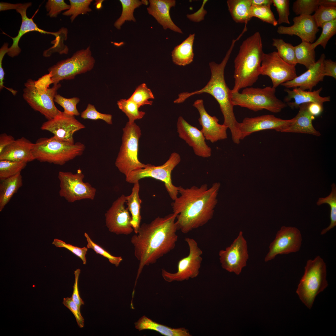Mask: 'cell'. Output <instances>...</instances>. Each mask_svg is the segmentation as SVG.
Returning a JSON list of instances; mask_svg holds the SVG:
<instances>
[{
	"instance_id": "ab89813d",
	"label": "cell",
	"mask_w": 336,
	"mask_h": 336,
	"mask_svg": "<svg viewBox=\"0 0 336 336\" xmlns=\"http://www.w3.org/2000/svg\"><path fill=\"white\" fill-rule=\"evenodd\" d=\"M69 1L70 8L63 13V15L70 16L71 22L74 21L78 15L86 14L92 11L89 6L92 0H69Z\"/></svg>"
},
{
	"instance_id": "bcb514c9",
	"label": "cell",
	"mask_w": 336,
	"mask_h": 336,
	"mask_svg": "<svg viewBox=\"0 0 336 336\" xmlns=\"http://www.w3.org/2000/svg\"><path fill=\"white\" fill-rule=\"evenodd\" d=\"M80 100L79 98L77 97L67 98L58 94L55 96L54 99V101L63 108L64 113L74 116L80 114L77 108V105Z\"/></svg>"
},
{
	"instance_id": "7a4b0ae2",
	"label": "cell",
	"mask_w": 336,
	"mask_h": 336,
	"mask_svg": "<svg viewBox=\"0 0 336 336\" xmlns=\"http://www.w3.org/2000/svg\"><path fill=\"white\" fill-rule=\"evenodd\" d=\"M220 186L219 182L214 183L210 188L206 184L186 188L178 186L180 195L171 204L173 212L177 215L175 222L178 230L188 233L212 218Z\"/></svg>"
},
{
	"instance_id": "83f0119b",
	"label": "cell",
	"mask_w": 336,
	"mask_h": 336,
	"mask_svg": "<svg viewBox=\"0 0 336 336\" xmlns=\"http://www.w3.org/2000/svg\"><path fill=\"white\" fill-rule=\"evenodd\" d=\"M308 103L301 105L297 115L291 119V121L287 127L284 132L301 133L312 134L319 136L320 132L314 128L312 121L314 116L308 112Z\"/></svg>"
},
{
	"instance_id": "ba28073f",
	"label": "cell",
	"mask_w": 336,
	"mask_h": 336,
	"mask_svg": "<svg viewBox=\"0 0 336 336\" xmlns=\"http://www.w3.org/2000/svg\"><path fill=\"white\" fill-rule=\"evenodd\" d=\"M326 275V264L320 256H317L307 261L296 293L309 309L312 307L317 295L327 287Z\"/></svg>"
},
{
	"instance_id": "9a60e30c",
	"label": "cell",
	"mask_w": 336,
	"mask_h": 336,
	"mask_svg": "<svg viewBox=\"0 0 336 336\" xmlns=\"http://www.w3.org/2000/svg\"><path fill=\"white\" fill-rule=\"evenodd\" d=\"M219 255L223 269L237 275L240 274L249 258L247 243L242 231L229 246L219 251Z\"/></svg>"
},
{
	"instance_id": "f35d334b",
	"label": "cell",
	"mask_w": 336,
	"mask_h": 336,
	"mask_svg": "<svg viewBox=\"0 0 336 336\" xmlns=\"http://www.w3.org/2000/svg\"><path fill=\"white\" fill-rule=\"evenodd\" d=\"M27 163L22 161L0 160V180H3L21 173Z\"/></svg>"
},
{
	"instance_id": "db71d44e",
	"label": "cell",
	"mask_w": 336,
	"mask_h": 336,
	"mask_svg": "<svg viewBox=\"0 0 336 336\" xmlns=\"http://www.w3.org/2000/svg\"><path fill=\"white\" fill-rule=\"evenodd\" d=\"M8 44L7 43H5L0 49V89L1 90L5 88L10 91L13 95L15 96L17 92V91L12 88L6 87L3 85V81L4 79L5 73L2 67V60L5 54L8 52Z\"/></svg>"
},
{
	"instance_id": "2e32d148",
	"label": "cell",
	"mask_w": 336,
	"mask_h": 336,
	"mask_svg": "<svg viewBox=\"0 0 336 336\" xmlns=\"http://www.w3.org/2000/svg\"><path fill=\"white\" fill-rule=\"evenodd\" d=\"M302 241L301 234L298 229L294 227L282 226L270 245L265 261L272 260L278 254L298 252L301 248Z\"/></svg>"
},
{
	"instance_id": "6125c7cd",
	"label": "cell",
	"mask_w": 336,
	"mask_h": 336,
	"mask_svg": "<svg viewBox=\"0 0 336 336\" xmlns=\"http://www.w3.org/2000/svg\"><path fill=\"white\" fill-rule=\"evenodd\" d=\"M0 4V11L13 9L16 10L19 5V3L13 4L2 2H1Z\"/></svg>"
},
{
	"instance_id": "6f0895ef",
	"label": "cell",
	"mask_w": 336,
	"mask_h": 336,
	"mask_svg": "<svg viewBox=\"0 0 336 336\" xmlns=\"http://www.w3.org/2000/svg\"><path fill=\"white\" fill-rule=\"evenodd\" d=\"M324 76L332 77L336 79V63L330 59H325L323 62Z\"/></svg>"
},
{
	"instance_id": "836d02e7",
	"label": "cell",
	"mask_w": 336,
	"mask_h": 336,
	"mask_svg": "<svg viewBox=\"0 0 336 336\" xmlns=\"http://www.w3.org/2000/svg\"><path fill=\"white\" fill-rule=\"evenodd\" d=\"M295 50L297 63L303 65L308 69L316 62L315 49L312 47V43L302 41L295 46Z\"/></svg>"
},
{
	"instance_id": "9f6ffc18",
	"label": "cell",
	"mask_w": 336,
	"mask_h": 336,
	"mask_svg": "<svg viewBox=\"0 0 336 336\" xmlns=\"http://www.w3.org/2000/svg\"><path fill=\"white\" fill-rule=\"evenodd\" d=\"M207 0H204L200 8L194 13L187 14L186 17L190 21L195 22H199L204 19L205 15L207 14V11L204 8V7Z\"/></svg>"
},
{
	"instance_id": "3957f363",
	"label": "cell",
	"mask_w": 336,
	"mask_h": 336,
	"mask_svg": "<svg viewBox=\"0 0 336 336\" xmlns=\"http://www.w3.org/2000/svg\"><path fill=\"white\" fill-rule=\"evenodd\" d=\"M237 40L236 39L233 40L230 48L220 63L213 61L209 63L211 77L210 80L203 88L191 92H184L179 94L178 98L174 101L175 103H180L191 96L204 93L212 95L219 105L224 117L223 124L230 130L232 141L236 144H239L240 141L239 129V123L236 120L234 112V106L231 98V91L226 82L224 70L235 44Z\"/></svg>"
},
{
	"instance_id": "d590c367",
	"label": "cell",
	"mask_w": 336,
	"mask_h": 336,
	"mask_svg": "<svg viewBox=\"0 0 336 336\" xmlns=\"http://www.w3.org/2000/svg\"><path fill=\"white\" fill-rule=\"evenodd\" d=\"M122 7V10L120 17L115 22L114 26L118 30L126 21H136L133 16L135 9L142 4L141 1L138 0H120Z\"/></svg>"
},
{
	"instance_id": "60d3db41",
	"label": "cell",
	"mask_w": 336,
	"mask_h": 336,
	"mask_svg": "<svg viewBox=\"0 0 336 336\" xmlns=\"http://www.w3.org/2000/svg\"><path fill=\"white\" fill-rule=\"evenodd\" d=\"M135 103L140 108L145 105H152V101L149 99H154V95L151 90L148 88L145 83L138 86L135 91L129 98Z\"/></svg>"
},
{
	"instance_id": "e575fe53",
	"label": "cell",
	"mask_w": 336,
	"mask_h": 336,
	"mask_svg": "<svg viewBox=\"0 0 336 336\" xmlns=\"http://www.w3.org/2000/svg\"><path fill=\"white\" fill-rule=\"evenodd\" d=\"M272 45L276 47L279 57L288 64L295 66L297 64L295 46L282 39H273Z\"/></svg>"
},
{
	"instance_id": "7bdbcfd3",
	"label": "cell",
	"mask_w": 336,
	"mask_h": 336,
	"mask_svg": "<svg viewBox=\"0 0 336 336\" xmlns=\"http://www.w3.org/2000/svg\"><path fill=\"white\" fill-rule=\"evenodd\" d=\"M319 6L318 0H297L293 3L292 10L297 15H311Z\"/></svg>"
},
{
	"instance_id": "ac0fdd59",
	"label": "cell",
	"mask_w": 336,
	"mask_h": 336,
	"mask_svg": "<svg viewBox=\"0 0 336 336\" xmlns=\"http://www.w3.org/2000/svg\"><path fill=\"white\" fill-rule=\"evenodd\" d=\"M85 128V126L74 116L62 112L54 118L44 122L41 129L51 133L54 138L59 140L74 143L73 134Z\"/></svg>"
},
{
	"instance_id": "4316f807",
	"label": "cell",
	"mask_w": 336,
	"mask_h": 336,
	"mask_svg": "<svg viewBox=\"0 0 336 336\" xmlns=\"http://www.w3.org/2000/svg\"><path fill=\"white\" fill-rule=\"evenodd\" d=\"M322 89L321 87L316 90L307 91L298 87L293 88L292 90L286 88L284 91L287 95L284 100L292 109L297 108L302 104L311 102L323 104L324 102L330 101V97L321 96L320 93Z\"/></svg>"
},
{
	"instance_id": "7c38bea8",
	"label": "cell",
	"mask_w": 336,
	"mask_h": 336,
	"mask_svg": "<svg viewBox=\"0 0 336 336\" xmlns=\"http://www.w3.org/2000/svg\"><path fill=\"white\" fill-rule=\"evenodd\" d=\"M58 177L60 181L59 195L68 202L94 199L96 189L89 183L84 182V175L81 170L78 169L75 174L60 171Z\"/></svg>"
},
{
	"instance_id": "44dd1931",
	"label": "cell",
	"mask_w": 336,
	"mask_h": 336,
	"mask_svg": "<svg viewBox=\"0 0 336 336\" xmlns=\"http://www.w3.org/2000/svg\"><path fill=\"white\" fill-rule=\"evenodd\" d=\"M193 106L198 110L200 114L198 121L202 126L200 130L205 139L212 143L226 139L228 127L224 124L218 123V119L211 116L207 112L202 99L196 100Z\"/></svg>"
},
{
	"instance_id": "03108f58",
	"label": "cell",
	"mask_w": 336,
	"mask_h": 336,
	"mask_svg": "<svg viewBox=\"0 0 336 336\" xmlns=\"http://www.w3.org/2000/svg\"><path fill=\"white\" fill-rule=\"evenodd\" d=\"M142 4H143L145 5H147L148 4L149 2L147 0H142L141 1Z\"/></svg>"
},
{
	"instance_id": "8992f818",
	"label": "cell",
	"mask_w": 336,
	"mask_h": 336,
	"mask_svg": "<svg viewBox=\"0 0 336 336\" xmlns=\"http://www.w3.org/2000/svg\"><path fill=\"white\" fill-rule=\"evenodd\" d=\"M51 84L47 79L40 78L35 81L29 79L24 84L23 97L34 110L40 112L48 120L60 114L54 104L55 96L61 87L59 83L49 87Z\"/></svg>"
},
{
	"instance_id": "f546056e",
	"label": "cell",
	"mask_w": 336,
	"mask_h": 336,
	"mask_svg": "<svg viewBox=\"0 0 336 336\" xmlns=\"http://www.w3.org/2000/svg\"><path fill=\"white\" fill-rule=\"evenodd\" d=\"M195 34H190L181 44L176 46L171 52L173 62L175 64L185 66L190 63L194 58L193 45Z\"/></svg>"
},
{
	"instance_id": "7dc6e473",
	"label": "cell",
	"mask_w": 336,
	"mask_h": 336,
	"mask_svg": "<svg viewBox=\"0 0 336 336\" xmlns=\"http://www.w3.org/2000/svg\"><path fill=\"white\" fill-rule=\"evenodd\" d=\"M84 236L87 243V247L88 248L92 249L97 254H100L107 258L110 263L114 264L116 267L119 266L123 260L121 257L112 255L101 247L94 242L87 233H85Z\"/></svg>"
},
{
	"instance_id": "91938a15",
	"label": "cell",
	"mask_w": 336,
	"mask_h": 336,
	"mask_svg": "<svg viewBox=\"0 0 336 336\" xmlns=\"http://www.w3.org/2000/svg\"><path fill=\"white\" fill-rule=\"evenodd\" d=\"M15 140L14 138L11 135L6 133L1 134L0 135V153Z\"/></svg>"
},
{
	"instance_id": "94428289",
	"label": "cell",
	"mask_w": 336,
	"mask_h": 336,
	"mask_svg": "<svg viewBox=\"0 0 336 336\" xmlns=\"http://www.w3.org/2000/svg\"><path fill=\"white\" fill-rule=\"evenodd\" d=\"M252 6H269L273 4L272 0H251Z\"/></svg>"
},
{
	"instance_id": "e7e4bbea",
	"label": "cell",
	"mask_w": 336,
	"mask_h": 336,
	"mask_svg": "<svg viewBox=\"0 0 336 336\" xmlns=\"http://www.w3.org/2000/svg\"><path fill=\"white\" fill-rule=\"evenodd\" d=\"M104 0H96L95 3L96 7L97 9H99L101 8L102 2Z\"/></svg>"
},
{
	"instance_id": "6da1fadb",
	"label": "cell",
	"mask_w": 336,
	"mask_h": 336,
	"mask_svg": "<svg viewBox=\"0 0 336 336\" xmlns=\"http://www.w3.org/2000/svg\"><path fill=\"white\" fill-rule=\"evenodd\" d=\"M177 215L173 212L163 217H158L149 223H144L132 236L134 255L139 261L135 287L145 266L155 263L175 248L178 238L175 221Z\"/></svg>"
},
{
	"instance_id": "5b68a950",
	"label": "cell",
	"mask_w": 336,
	"mask_h": 336,
	"mask_svg": "<svg viewBox=\"0 0 336 336\" xmlns=\"http://www.w3.org/2000/svg\"><path fill=\"white\" fill-rule=\"evenodd\" d=\"M85 148L80 142L72 143L53 136L38 139L34 143L32 153L35 160L40 162L62 165L82 155Z\"/></svg>"
},
{
	"instance_id": "d6986e66",
	"label": "cell",
	"mask_w": 336,
	"mask_h": 336,
	"mask_svg": "<svg viewBox=\"0 0 336 336\" xmlns=\"http://www.w3.org/2000/svg\"><path fill=\"white\" fill-rule=\"evenodd\" d=\"M291 121L283 119L271 114H266L254 117H246L239 123V129L240 140L254 133L259 131L274 129L284 132Z\"/></svg>"
},
{
	"instance_id": "cb8c5ba5",
	"label": "cell",
	"mask_w": 336,
	"mask_h": 336,
	"mask_svg": "<svg viewBox=\"0 0 336 336\" xmlns=\"http://www.w3.org/2000/svg\"><path fill=\"white\" fill-rule=\"evenodd\" d=\"M31 4L30 2L19 3L16 9V11L21 15L22 22L17 35L15 37H11L13 40V43L11 46L9 48L8 52L7 53L9 56L11 57L17 56L20 53L21 50L18 46L19 41L22 36L28 32L36 31L44 34L54 35L56 37L59 36L58 32H49L39 28L32 18H29L27 16L26 10L31 5Z\"/></svg>"
},
{
	"instance_id": "681fc988",
	"label": "cell",
	"mask_w": 336,
	"mask_h": 336,
	"mask_svg": "<svg viewBox=\"0 0 336 336\" xmlns=\"http://www.w3.org/2000/svg\"><path fill=\"white\" fill-rule=\"evenodd\" d=\"M278 14V24L282 23L290 24L288 16L290 14V1L289 0H272Z\"/></svg>"
},
{
	"instance_id": "4dcf8cb0",
	"label": "cell",
	"mask_w": 336,
	"mask_h": 336,
	"mask_svg": "<svg viewBox=\"0 0 336 336\" xmlns=\"http://www.w3.org/2000/svg\"><path fill=\"white\" fill-rule=\"evenodd\" d=\"M139 190L140 184L138 181L134 184L131 194L126 196L127 208L131 215V223L135 234L137 233L140 228L141 220L140 209L142 201L139 195Z\"/></svg>"
},
{
	"instance_id": "f6af8a7d",
	"label": "cell",
	"mask_w": 336,
	"mask_h": 336,
	"mask_svg": "<svg viewBox=\"0 0 336 336\" xmlns=\"http://www.w3.org/2000/svg\"><path fill=\"white\" fill-rule=\"evenodd\" d=\"M251 15L252 17H257L263 21L272 24L274 26L278 24L277 20L275 17L270 6H252Z\"/></svg>"
},
{
	"instance_id": "52a82bcc",
	"label": "cell",
	"mask_w": 336,
	"mask_h": 336,
	"mask_svg": "<svg viewBox=\"0 0 336 336\" xmlns=\"http://www.w3.org/2000/svg\"><path fill=\"white\" fill-rule=\"evenodd\" d=\"M276 91V88L273 86L263 88L247 87L241 92H231V100L234 106L246 108L255 112L266 110L278 113L286 107L287 105L277 97Z\"/></svg>"
},
{
	"instance_id": "d4e9b609",
	"label": "cell",
	"mask_w": 336,
	"mask_h": 336,
	"mask_svg": "<svg viewBox=\"0 0 336 336\" xmlns=\"http://www.w3.org/2000/svg\"><path fill=\"white\" fill-rule=\"evenodd\" d=\"M149 6L147 8L148 13L152 16L164 30L168 29L180 34L181 30L172 20L170 11L176 5L175 0H149Z\"/></svg>"
},
{
	"instance_id": "74e56055",
	"label": "cell",
	"mask_w": 336,
	"mask_h": 336,
	"mask_svg": "<svg viewBox=\"0 0 336 336\" xmlns=\"http://www.w3.org/2000/svg\"><path fill=\"white\" fill-rule=\"evenodd\" d=\"M117 104L119 108L128 117L129 123L142 119L145 114V112L139 111L138 105L129 98L120 99Z\"/></svg>"
},
{
	"instance_id": "5bb4252c",
	"label": "cell",
	"mask_w": 336,
	"mask_h": 336,
	"mask_svg": "<svg viewBox=\"0 0 336 336\" xmlns=\"http://www.w3.org/2000/svg\"><path fill=\"white\" fill-rule=\"evenodd\" d=\"M260 74L269 77L275 88L297 76L295 66L285 62L276 51L264 54Z\"/></svg>"
},
{
	"instance_id": "7402d4cb",
	"label": "cell",
	"mask_w": 336,
	"mask_h": 336,
	"mask_svg": "<svg viewBox=\"0 0 336 336\" xmlns=\"http://www.w3.org/2000/svg\"><path fill=\"white\" fill-rule=\"evenodd\" d=\"M293 24L290 26H282L278 27L277 32L280 34L299 37L302 41L312 43L316 38L319 29L311 15H301L293 19Z\"/></svg>"
},
{
	"instance_id": "603a6c76",
	"label": "cell",
	"mask_w": 336,
	"mask_h": 336,
	"mask_svg": "<svg viewBox=\"0 0 336 336\" xmlns=\"http://www.w3.org/2000/svg\"><path fill=\"white\" fill-rule=\"evenodd\" d=\"M325 58V54H322L318 61L306 72L281 85L286 88L298 87L304 90L312 91L320 82L323 81L325 77L323 62Z\"/></svg>"
},
{
	"instance_id": "680465c9",
	"label": "cell",
	"mask_w": 336,
	"mask_h": 336,
	"mask_svg": "<svg viewBox=\"0 0 336 336\" xmlns=\"http://www.w3.org/2000/svg\"><path fill=\"white\" fill-rule=\"evenodd\" d=\"M307 108L309 112L311 115L315 117L318 116L323 111V104L316 102L308 103Z\"/></svg>"
},
{
	"instance_id": "277c9868",
	"label": "cell",
	"mask_w": 336,
	"mask_h": 336,
	"mask_svg": "<svg viewBox=\"0 0 336 336\" xmlns=\"http://www.w3.org/2000/svg\"><path fill=\"white\" fill-rule=\"evenodd\" d=\"M260 34L256 32L243 41L234 61V84L232 92L252 86L260 75L264 54Z\"/></svg>"
},
{
	"instance_id": "d6a6232c",
	"label": "cell",
	"mask_w": 336,
	"mask_h": 336,
	"mask_svg": "<svg viewBox=\"0 0 336 336\" xmlns=\"http://www.w3.org/2000/svg\"><path fill=\"white\" fill-rule=\"evenodd\" d=\"M227 4L231 16L235 22L247 24L252 18L251 0H228Z\"/></svg>"
},
{
	"instance_id": "f907efd6",
	"label": "cell",
	"mask_w": 336,
	"mask_h": 336,
	"mask_svg": "<svg viewBox=\"0 0 336 336\" xmlns=\"http://www.w3.org/2000/svg\"><path fill=\"white\" fill-rule=\"evenodd\" d=\"M52 244L56 247H63L67 249L79 258L82 261L84 264H86V255L88 248L86 247L80 248L67 244L64 241L58 239H55Z\"/></svg>"
},
{
	"instance_id": "8d00e7d4",
	"label": "cell",
	"mask_w": 336,
	"mask_h": 336,
	"mask_svg": "<svg viewBox=\"0 0 336 336\" xmlns=\"http://www.w3.org/2000/svg\"><path fill=\"white\" fill-rule=\"evenodd\" d=\"M331 188V191L329 195L325 198H319L316 203L318 206L324 203L328 204L330 208V224L328 227L322 230L321 235L326 234L336 225V186L335 183L332 184Z\"/></svg>"
},
{
	"instance_id": "30bf717a",
	"label": "cell",
	"mask_w": 336,
	"mask_h": 336,
	"mask_svg": "<svg viewBox=\"0 0 336 336\" xmlns=\"http://www.w3.org/2000/svg\"><path fill=\"white\" fill-rule=\"evenodd\" d=\"M95 63V59L88 46L77 51L70 58L58 62L48 70L52 84L56 85L61 81L74 79L78 75L91 71Z\"/></svg>"
},
{
	"instance_id": "484cf974",
	"label": "cell",
	"mask_w": 336,
	"mask_h": 336,
	"mask_svg": "<svg viewBox=\"0 0 336 336\" xmlns=\"http://www.w3.org/2000/svg\"><path fill=\"white\" fill-rule=\"evenodd\" d=\"M33 145L34 143L24 137L15 140L0 153V160L27 163L32 161L35 160L32 153Z\"/></svg>"
},
{
	"instance_id": "8fae6325",
	"label": "cell",
	"mask_w": 336,
	"mask_h": 336,
	"mask_svg": "<svg viewBox=\"0 0 336 336\" xmlns=\"http://www.w3.org/2000/svg\"><path fill=\"white\" fill-rule=\"evenodd\" d=\"M181 157L176 152L172 153L163 165L157 166L151 165L145 168L132 171L126 177L127 182L134 184L143 178L149 177L163 182L170 197L173 200L179 194L178 187L174 185L171 178L172 171L180 163Z\"/></svg>"
},
{
	"instance_id": "11a10c76",
	"label": "cell",
	"mask_w": 336,
	"mask_h": 336,
	"mask_svg": "<svg viewBox=\"0 0 336 336\" xmlns=\"http://www.w3.org/2000/svg\"><path fill=\"white\" fill-rule=\"evenodd\" d=\"M81 270L78 268L75 271V282L73 286V292L71 297L73 301L80 308L81 306L84 304V301L81 298L78 287V282Z\"/></svg>"
},
{
	"instance_id": "4fadbf2b",
	"label": "cell",
	"mask_w": 336,
	"mask_h": 336,
	"mask_svg": "<svg viewBox=\"0 0 336 336\" xmlns=\"http://www.w3.org/2000/svg\"><path fill=\"white\" fill-rule=\"evenodd\" d=\"M185 240L188 245L189 253L187 256L179 261L177 272L170 273L162 269V277L166 282L188 280L197 277L199 274L203 260L201 256L203 251L194 239L187 237Z\"/></svg>"
},
{
	"instance_id": "ee69618b",
	"label": "cell",
	"mask_w": 336,
	"mask_h": 336,
	"mask_svg": "<svg viewBox=\"0 0 336 336\" xmlns=\"http://www.w3.org/2000/svg\"><path fill=\"white\" fill-rule=\"evenodd\" d=\"M322 31L320 37L314 43H312V47L315 48L321 45L325 49L329 40L336 33V19L323 25Z\"/></svg>"
},
{
	"instance_id": "816d5d0a",
	"label": "cell",
	"mask_w": 336,
	"mask_h": 336,
	"mask_svg": "<svg viewBox=\"0 0 336 336\" xmlns=\"http://www.w3.org/2000/svg\"><path fill=\"white\" fill-rule=\"evenodd\" d=\"M70 7L63 0H49L45 5L48 15L51 17H56L62 11L68 10Z\"/></svg>"
},
{
	"instance_id": "f5cc1de1",
	"label": "cell",
	"mask_w": 336,
	"mask_h": 336,
	"mask_svg": "<svg viewBox=\"0 0 336 336\" xmlns=\"http://www.w3.org/2000/svg\"><path fill=\"white\" fill-rule=\"evenodd\" d=\"M63 304L68 308L74 316L77 324L80 328L84 326V319L80 311V308L72 300V297L64 298Z\"/></svg>"
},
{
	"instance_id": "c3c4849f",
	"label": "cell",
	"mask_w": 336,
	"mask_h": 336,
	"mask_svg": "<svg viewBox=\"0 0 336 336\" xmlns=\"http://www.w3.org/2000/svg\"><path fill=\"white\" fill-rule=\"evenodd\" d=\"M81 116V118L84 119L94 120L101 119L104 120L108 124H112V115L111 114L99 112L96 110L94 105L90 104H88L86 109L82 112Z\"/></svg>"
},
{
	"instance_id": "ffe728a7",
	"label": "cell",
	"mask_w": 336,
	"mask_h": 336,
	"mask_svg": "<svg viewBox=\"0 0 336 336\" xmlns=\"http://www.w3.org/2000/svg\"><path fill=\"white\" fill-rule=\"evenodd\" d=\"M177 128L179 137L192 147L195 155L203 158L211 156V149L206 143L200 130L190 125L181 116L178 119Z\"/></svg>"
},
{
	"instance_id": "1f68e13d",
	"label": "cell",
	"mask_w": 336,
	"mask_h": 336,
	"mask_svg": "<svg viewBox=\"0 0 336 336\" xmlns=\"http://www.w3.org/2000/svg\"><path fill=\"white\" fill-rule=\"evenodd\" d=\"M21 173L1 180L0 184V211L3 209L13 195L22 185Z\"/></svg>"
},
{
	"instance_id": "b9f144b4",
	"label": "cell",
	"mask_w": 336,
	"mask_h": 336,
	"mask_svg": "<svg viewBox=\"0 0 336 336\" xmlns=\"http://www.w3.org/2000/svg\"><path fill=\"white\" fill-rule=\"evenodd\" d=\"M312 16L318 27L322 28L324 24L336 19V7L319 6Z\"/></svg>"
},
{
	"instance_id": "e0dca14e",
	"label": "cell",
	"mask_w": 336,
	"mask_h": 336,
	"mask_svg": "<svg viewBox=\"0 0 336 336\" xmlns=\"http://www.w3.org/2000/svg\"><path fill=\"white\" fill-rule=\"evenodd\" d=\"M126 196L122 194L112 204L105 214L106 226L110 232L128 235L133 231L132 217L125 204Z\"/></svg>"
},
{
	"instance_id": "9c48e42d",
	"label": "cell",
	"mask_w": 336,
	"mask_h": 336,
	"mask_svg": "<svg viewBox=\"0 0 336 336\" xmlns=\"http://www.w3.org/2000/svg\"><path fill=\"white\" fill-rule=\"evenodd\" d=\"M123 130L122 143L115 165L126 177L132 171L146 168L151 164L141 163L138 157V142L141 135L139 126L135 122H128Z\"/></svg>"
},
{
	"instance_id": "be15d7a7",
	"label": "cell",
	"mask_w": 336,
	"mask_h": 336,
	"mask_svg": "<svg viewBox=\"0 0 336 336\" xmlns=\"http://www.w3.org/2000/svg\"><path fill=\"white\" fill-rule=\"evenodd\" d=\"M319 6L329 7H336V0H318Z\"/></svg>"
},
{
	"instance_id": "f1b7e54d",
	"label": "cell",
	"mask_w": 336,
	"mask_h": 336,
	"mask_svg": "<svg viewBox=\"0 0 336 336\" xmlns=\"http://www.w3.org/2000/svg\"><path fill=\"white\" fill-rule=\"evenodd\" d=\"M135 328L141 331L151 330L156 331L165 336H191L189 330L182 327L173 328L158 323L143 315L134 323Z\"/></svg>"
}]
</instances>
